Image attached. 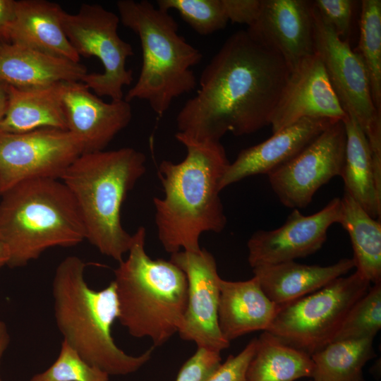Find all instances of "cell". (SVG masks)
Segmentation results:
<instances>
[{
	"label": "cell",
	"instance_id": "cell-19",
	"mask_svg": "<svg viewBox=\"0 0 381 381\" xmlns=\"http://www.w3.org/2000/svg\"><path fill=\"white\" fill-rule=\"evenodd\" d=\"M80 62L52 56L32 48L0 43V83L21 90L82 81L87 74Z\"/></svg>",
	"mask_w": 381,
	"mask_h": 381
},
{
	"label": "cell",
	"instance_id": "cell-14",
	"mask_svg": "<svg viewBox=\"0 0 381 381\" xmlns=\"http://www.w3.org/2000/svg\"><path fill=\"white\" fill-rule=\"evenodd\" d=\"M341 198L331 200L320 211L303 215L298 209L279 227L258 230L247 242L248 261L251 268L294 261L319 250L327 238L329 228L339 223Z\"/></svg>",
	"mask_w": 381,
	"mask_h": 381
},
{
	"label": "cell",
	"instance_id": "cell-22",
	"mask_svg": "<svg viewBox=\"0 0 381 381\" xmlns=\"http://www.w3.org/2000/svg\"><path fill=\"white\" fill-rule=\"evenodd\" d=\"M355 267L353 258H342L327 265L289 261L252 268L265 294L283 306L323 288Z\"/></svg>",
	"mask_w": 381,
	"mask_h": 381
},
{
	"label": "cell",
	"instance_id": "cell-34",
	"mask_svg": "<svg viewBox=\"0 0 381 381\" xmlns=\"http://www.w3.org/2000/svg\"><path fill=\"white\" fill-rule=\"evenodd\" d=\"M257 338L237 355H230L205 381H246V370L255 350Z\"/></svg>",
	"mask_w": 381,
	"mask_h": 381
},
{
	"label": "cell",
	"instance_id": "cell-32",
	"mask_svg": "<svg viewBox=\"0 0 381 381\" xmlns=\"http://www.w3.org/2000/svg\"><path fill=\"white\" fill-rule=\"evenodd\" d=\"M322 19L342 41L349 42L355 1L351 0H315L311 1Z\"/></svg>",
	"mask_w": 381,
	"mask_h": 381
},
{
	"label": "cell",
	"instance_id": "cell-5",
	"mask_svg": "<svg viewBox=\"0 0 381 381\" xmlns=\"http://www.w3.org/2000/svg\"><path fill=\"white\" fill-rule=\"evenodd\" d=\"M146 229L138 228L126 260L114 270L118 320L136 338L160 346L178 333L186 308L188 281L170 260H153L146 253Z\"/></svg>",
	"mask_w": 381,
	"mask_h": 381
},
{
	"label": "cell",
	"instance_id": "cell-4",
	"mask_svg": "<svg viewBox=\"0 0 381 381\" xmlns=\"http://www.w3.org/2000/svg\"><path fill=\"white\" fill-rule=\"evenodd\" d=\"M145 155L132 147L83 153L61 180L80 211L86 240L119 263L133 241L121 223L128 193L146 172Z\"/></svg>",
	"mask_w": 381,
	"mask_h": 381
},
{
	"label": "cell",
	"instance_id": "cell-13",
	"mask_svg": "<svg viewBox=\"0 0 381 381\" xmlns=\"http://www.w3.org/2000/svg\"><path fill=\"white\" fill-rule=\"evenodd\" d=\"M170 261L186 274L188 298L180 337L195 342L198 348L221 352L230 342L222 335L217 318L219 296L216 260L209 251L180 250L171 254Z\"/></svg>",
	"mask_w": 381,
	"mask_h": 381
},
{
	"label": "cell",
	"instance_id": "cell-7",
	"mask_svg": "<svg viewBox=\"0 0 381 381\" xmlns=\"http://www.w3.org/2000/svg\"><path fill=\"white\" fill-rule=\"evenodd\" d=\"M116 7L120 22L138 36L143 55L139 77L124 99L145 100L162 116L174 99L195 88L191 68L202 54L179 34L168 11L147 0H119Z\"/></svg>",
	"mask_w": 381,
	"mask_h": 381
},
{
	"label": "cell",
	"instance_id": "cell-16",
	"mask_svg": "<svg viewBox=\"0 0 381 381\" xmlns=\"http://www.w3.org/2000/svg\"><path fill=\"white\" fill-rule=\"evenodd\" d=\"M347 116L315 53L291 71L270 125L273 133L306 118L344 121Z\"/></svg>",
	"mask_w": 381,
	"mask_h": 381
},
{
	"label": "cell",
	"instance_id": "cell-10",
	"mask_svg": "<svg viewBox=\"0 0 381 381\" xmlns=\"http://www.w3.org/2000/svg\"><path fill=\"white\" fill-rule=\"evenodd\" d=\"M119 15L98 4H83L75 13L62 15L64 32L80 56L97 58L102 73H87L81 82L98 97L123 99L125 86L133 81V72L126 67L134 54L132 46L122 40L118 28Z\"/></svg>",
	"mask_w": 381,
	"mask_h": 381
},
{
	"label": "cell",
	"instance_id": "cell-29",
	"mask_svg": "<svg viewBox=\"0 0 381 381\" xmlns=\"http://www.w3.org/2000/svg\"><path fill=\"white\" fill-rule=\"evenodd\" d=\"M380 328L381 282H379L373 284L352 306L333 341L374 339Z\"/></svg>",
	"mask_w": 381,
	"mask_h": 381
},
{
	"label": "cell",
	"instance_id": "cell-6",
	"mask_svg": "<svg viewBox=\"0 0 381 381\" xmlns=\"http://www.w3.org/2000/svg\"><path fill=\"white\" fill-rule=\"evenodd\" d=\"M1 195L0 238L8 250V266L23 267L48 248L86 240L77 204L61 180H28Z\"/></svg>",
	"mask_w": 381,
	"mask_h": 381
},
{
	"label": "cell",
	"instance_id": "cell-18",
	"mask_svg": "<svg viewBox=\"0 0 381 381\" xmlns=\"http://www.w3.org/2000/svg\"><path fill=\"white\" fill-rule=\"evenodd\" d=\"M335 121L303 119L273 133L265 141L242 150L229 164L221 180L220 190L249 176L268 175L293 159Z\"/></svg>",
	"mask_w": 381,
	"mask_h": 381
},
{
	"label": "cell",
	"instance_id": "cell-35",
	"mask_svg": "<svg viewBox=\"0 0 381 381\" xmlns=\"http://www.w3.org/2000/svg\"><path fill=\"white\" fill-rule=\"evenodd\" d=\"M229 21L250 26L257 19L261 0H224Z\"/></svg>",
	"mask_w": 381,
	"mask_h": 381
},
{
	"label": "cell",
	"instance_id": "cell-23",
	"mask_svg": "<svg viewBox=\"0 0 381 381\" xmlns=\"http://www.w3.org/2000/svg\"><path fill=\"white\" fill-rule=\"evenodd\" d=\"M61 83L32 90L6 85L8 101L0 132L22 133L42 128L67 131Z\"/></svg>",
	"mask_w": 381,
	"mask_h": 381
},
{
	"label": "cell",
	"instance_id": "cell-17",
	"mask_svg": "<svg viewBox=\"0 0 381 381\" xmlns=\"http://www.w3.org/2000/svg\"><path fill=\"white\" fill-rule=\"evenodd\" d=\"M61 91L67 131L83 153L104 150L131 120V107L124 99L104 102L81 81L62 82Z\"/></svg>",
	"mask_w": 381,
	"mask_h": 381
},
{
	"label": "cell",
	"instance_id": "cell-20",
	"mask_svg": "<svg viewBox=\"0 0 381 381\" xmlns=\"http://www.w3.org/2000/svg\"><path fill=\"white\" fill-rule=\"evenodd\" d=\"M219 288L218 325L226 341L268 330L280 306L265 294L256 277L236 282L220 277Z\"/></svg>",
	"mask_w": 381,
	"mask_h": 381
},
{
	"label": "cell",
	"instance_id": "cell-31",
	"mask_svg": "<svg viewBox=\"0 0 381 381\" xmlns=\"http://www.w3.org/2000/svg\"><path fill=\"white\" fill-rule=\"evenodd\" d=\"M109 375L92 365L63 340L55 361L30 381H109Z\"/></svg>",
	"mask_w": 381,
	"mask_h": 381
},
{
	"label": "cell",
	"instance_id": "cell-9",
	"mask_svg": "<svg viewBox=\"0 0 381 381\" xmlns=\"http://www.w3.org/2000/svg\"><path fill=\"white\" fill-rule=\"evenodd\" d=\"M312 4V2H311ZM315 53L320 56L344 111L360 126L381 179V111L375 107L366 68L360 56L322 19L312 4Z\"/></svg>",
	"mask_w": 381,
	"mask_h": 381
},
{
	"label": "cell",
	"instance_id": "cell-25",
	"mask_svg": "<svg viewBox=\"0 0 381 381\" xmlns=\"http://www.w3.org/2000/svg\"><path fill=\"white\" fill-rule=\"evenodd\" d=\"M348 232L356 272L373 284L381 282V223L349 194L341 198L339 222Z\"/></svg>",
	"mask_w": 381,
	"mask_h": 381
},
{
	"label": "cell",
	"instance_id": "cell-38",
	"mask_svg": "<svg viewBox=\"0 0 381 381\" xmlns=\"http://www.w3.org/2000/svg\"><path fill=\"white\" fill-rule=\"evenodd\" d=\"M7 90L6 86L0 83V122L2 120L7 107Z\"/></svg>",
	"mask_w": 381,
	"mask_h": 381
},
{
	"label": "cell",
	"instance_id": "cell-33",
	"mask_svg": "<svg viewBox=\"0 0 381 381\" xmlns=\"http://www.w3.org/2000/svg\"><path fill=\"white\" fill-rule=\"evenodd\" d=\"M221 363L220 352L198 348L181 368L176 381H205Z\"/></svg>",
	"mask_w": 381,
	"mask_h": 381
},
{
	"label": "cell",
	"instance_id": "cell-40",
	"mask_svg": "<svg viewBox=\"0 0 381 381\" xmlns=\"http://www.w3.org/2000/svg\"><path fill=\"white\" fill-rule=\"evenodd\" d=\"M311 381H313V380H311Z\"/></svg>",
	"mask_w": 381,
	"mask_h": 381
},
{
	"label": "cell",
	"instance_id": "cell-37",
	"mask_svg": "<svg viewBox=\"0 0 381 381\" xmlns=\"http://www.w3.org/2000/svg\"><path fill=\"white\" fill-rule=\"evenodd\" d=\"M11 337L4 322L0 320V365L1 359L10 344ZM0 381H4L0 373Z\"/></svg>",
	"mask_w": 381,
	"mask_h": 381
},
{
	"label": "cell",
	"instance_id": "cell-8",
	"mask_svg": "<svg viewBox=\"0 0 381 381\" xmlns=\"http://www.w3.org/2000/svg\"><path fill=\"white\" fill-rule=\"evenodd\" d=\"M355 272L280 306L268 332L309 356L332 343L349 311L371 286Z\"/></svg>",
	"mask_w": 381,
	"mask_h": 381
},
{
	"label": "cell",
	"instance_id": "cell-2",
	"mask_svg": "<svg viewBox=\"0 0 381 381\" xmlns=\"http://www.w3.org/2000/svg\"><path fill=\"white\" fill-rule=\"evenodd\" d=\"M175 137L187 154L179 163L162 160L159 164L164 195L153 198L157 236L167 253L181 248L198 253L202 233H219L226 227L219 185L230 162L220 142L198 141L179 132Z\"/></svg>",
	"mask_w": 381,
	"mask_h": 381
},
{
	"label": "cell",
	"instance_id": "cell-21",
	"mask_svg": "<svg viewBox=\"0 0 381 381\" xmlns=\"http://www.w3.org/2000/svg\"><path fill=\"white\" fill-rule=\"evenodd\" d=\"M64 9L46 0L16 1V12L8 43L24 45L43 53L80 61L63 26Z\"/></svg>",
	"mask_w": 381,
	"mask_h": 381
},
{
	"label": "cell",
	"instance_id": "cell-30",
	"mask_svg": "<svg viewBox=\"0 0 381 381\" xmlns=\"http://www.w3.org/2000/svg\"><path fill=\"white\" fill-rule=\"evenodd\" d=\"M157 8L176 11L197 33L212 34L224 28L229 21L224 0H157Z\"/></svg>",
	"mask_w": 381,
	"mask_h": 381
},
{
	"label": "cell",
	"instance_id": "cell-12",
	"mask_svg": "<svg viewBox=\"0 0 381 381\" xmlns=\"http://www.w3.org/2000/svg\"><path fill=\"white\" fill-rule=\"evenodd\" d=\"M346 131L337 121L293 159L268 176L280 202L291 209L306 207L315 193L335 176H341L345 161Z\"/></svg>",
	"mask_w": 381,
	"mask_h": 381
},
{
	"label": "cell",
	"instance_id": "cell-27",
	"mask_svg": "<svg viewBox=\"0 0 381 381\" xmlns=\"http://www.w3.org/2000/svg\"><path fill=\"white\" fill-rule=\"evenodd\" d=\"M375 356L373 339L333 341L310 356L313 381H365L364 365Z\"/></svg>",
	"mask_w": 381,
	"mask_h": 381
},
{
	"label": "cell",
	"instance_id": "cell-11",
	"mask_svg": "<svg viewBox=\"0 0 381 381\" xmlns=\"http://www.w3.org/2000/svg\"><path fill=\"white\" fill-rule=\"evenodd\" d=\"M83 148L68 131L42 128L27 133L0 132V194L20 182L61 179Z\"/></svg>",
	"mask_w": 381,
	"mask_h": 381
},
{
	"label": "cell",
	"instance_id": "cell-28",
	"mask_svg": "<svg viewBox=\"0 0 381 381\" xmlns=\"http://www.w3.org/2000/svg\"><path fill=\"white\" fill-rule=\"evenodd\" d=\"M356 49L368 72L373 103L381 111V1L363 0Z\"/></svg>",
	"mask_w": 381,
	"mask_h": 381
},
{
	"label": "cell",
	"instance_id": "cell-1",
	"mask_svg": "<svg viewBox=\"0 0 381 381\" xmlns=\"http://www.w3.org/2000/svg\"><path fill=\"white\" fill-rule=\"evenodd\" d=\"M291 71L276 52L246 30L229 36L203 69L196 95L176 116L179 133L220 142L270 125Z\"/></svg>",
	"mask_w": 381,
	"mask_h": 381
},
{
	"label": "cell",
	"instance_id": "cell-24",
	"mask_svg": "<svg viewBox=\"0 0 381 381\" xmlns=\"http://www.w3.org/2000/svg\"><path fill=\"white\" fill-rule=\"evenodd\" d=\"M346 131L345 161L341 177L344 192L353 198L373 218L380 219L381 183L375 172L368 139L351 116L344 121Z\"/></svg>",
	"mask_w": 381,
	"mask_h": 381
},
{
	"label": "cell",
	"instance_id": "cell-3",
	"mask_svg": "<svg viewBox=\"0 0 381 381\" xmlns=\"http://www.w3.org/2000/svg\"><path fill=\"white\" fill-rule=\"evenodd\" d=\"M85 267L82 259L71 255L59 264L54 273V318L63 340L109 375L133 373L150 361L153 347L132 356L117 346L111 335L119 317L114 283L99 291L91 289L85 279Z\"/></svg>",
	"mask_w": 381,
	"mask_h": 381
},
{
	"label": "cell",
	"instance_id": "cell-15",
	"mask_svg": "<svg viewBox=\"0 0 381 381\" xmlns=\"http://www.w3.org/2000/svg\"><path fill=\"white\" fill-rule=\"evenodd\" d=\"M247 31L256 41L278 53L291 71L315 54L309 1L261 0L258 16Z\"/></svg>",
	"mask_w": 381,
	"mask_h": 381
},
{
	"label": "cell",
	"instance_id": "cell-36",
	"mask_svg": "<svg viewBox=\"0 0 381 381\" xmlns=\"http://www.w3.org/2000/svg\"><path fill=\"white\" fill-rule=\"evenodd\" d=\"M15 12V0H0V43H8Z\"/></svg>",
	"mask_w": 381,
	"mask_h": 381
},
{
	"label": "cell",
	"instance_id": "cell-39",
	"mask_svg": "<svg viewBox=\"0 0 381 381\" xmlns=\"http://www.w3.org/2000/svg\"><path fill=\"white\" fill-rule=\"evenodd\" d=\"M9 261L8 250L0 238V269L4 265H7Z\"/></svg>",
	"mask_w": 381,
	"mask_h": 381
},
{
	"label": "cell",
	"instance_id": "cell-26",
	"mask_svg": "<svg viewBox=\"0 0 381 381\" xmlns=\"http://www.w3.org/2000/svg\"><path fill=\"white\" fill-rule=\"evenodd\" d=\"M313 369L310 356L263 332L257 338L246 381H295L312 377Z\"/></svg>",
	"mask_w": 381,
	"mask_h": 381
}]
</instances>
